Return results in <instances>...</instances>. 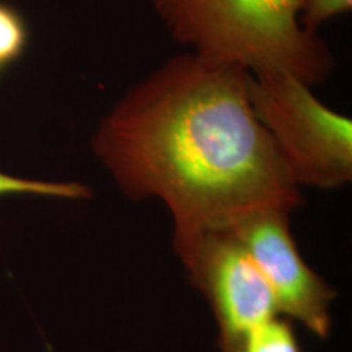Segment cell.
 Wrapping results in <instances>:
<instances>
[{
	"mask_svg": "<svg viewBox=\"0 0 352 352\" xmlns=\"http://www.w3.org/2000/svg\"><path fill=\"white\" fill-rule=\"evenodd\" d=\"M182 259L212 303L222 352H236L246 334L279 311L267 280L228 228L206 233Z\"/></svg>",
	"mask_w": 352,
	"mask_h": 352,
	"instance_id": "277c9868",
	"label": "cell"
},
{
	"mask_svg": "<svg viewBox=\"0 0 352 352\" xmlns=\"http://www.w3.org/2000/svg\"><path fill=\"white\" fill-rule=\"evenodd\" d=\"M250 100L298 186L351 182L352 121L321 103L310 85L289 74H250Z\"/></svg>",
	"mask_w": 352,
	"mask_h": 352,
	"instance_id": "3957f363",
	"label": "cell"
},
{
	"mask_svg": "<svg viewBox=\"0 0 352 352\" xmlns=\"http://www.w3.org/2000/svg\"><path fill=\"white\" fill-rule=\"evenodd\" d=\"M352 0H302V10L298 15L300 25L308 33L318 34L324 21L351 12Z\"/></svg>",
	"mask_w": 352,
	"mask_h": 352,
	"instance_id": "9c48e42d",
	"label": "cell"
},
{
	"mask_svg": "<svg viewBox=\"0 0 352 352\" xmlns=\"http://www.w3.org/2000/svg\"><path fill=\"white\" fill-rule=\"evenodd\" d=\"M276 297L277 310L300 321L320 338L331 328L329 305L336 294L315 274L290 235L289 212L261 210L228 227Z\"/></svg>",
	"mask_w": 352,
	"mask_h": 352,
	"instance_id": "5b68a950",
	"label": "cell"
},
{
	"mask_svg": "<svg viewBox=\"0 0 352 352\" xmlns=\"http://www.w3.org/2000/svg\"><path fill=\"white\" fill-rule=\"evenodd\" d=\"M91 147L127 197L165 202L182 258L206 233L302 202L253 111L248 70L191 51L131 87L101 118Z\"/></svg>",
	"mask_w": 352,
	"mask_h": 352,
	"instance_id": "6da1fadb",
	"label": "cell"
},
{
	"mask_svg": "<svg viewBox=\"0 0 352 352\" xmlns=\"http://www.w3.org/2000/svg\"><path fill=\"white\" fill-rule=\"evenodd\" d=\"M176 43L250 74L280 72L307 85L327 80L334 56L302 28V0H151Z\"/></svg>",
	"mask_w": 352,
	"mask_h": 352,
	"instance_id": "7a4b0ae2",
	"label": "cell"
},
{
	"mask_svg": "<svg viewBox=\"0 0 352 352\" xmlns=\"http://www.w3.org/2000/svg\"><path fill=\"white\" fill-rule=\"evenodd\" d=\"M28 32L23 19L15 8L0 3V67L23 54Z\"/></svg>",
	"mask_w": 352,
	"mask_h": 352,
	"instance_id": "ba28073f",
	"label": "cell"
},
{
	"mask_svg": "<svg viewBox=\"0 0 352 352\" xmlns=\"http://www.w3.org/2000/svg\"><path fill=\"white\" fill-rule=\"evenodd\" d=\"M12 195H34L59 199H85L90 196V189L80 183H54L25 179L0 171V197Z\"/></svg>",
	"mask_w": 352,
	"mask_h": 352,
	"instance_id": "52a82bcc",
	"label": "cell"
},
{
	"mask_svg": "<svg viewBox=\"0 0 352 352\" xmlns=\"http://www.w3.org/2000/svg\"><path fill=\"white\" fill-rule=\"evenodd\" d=\"M236 352H300V347L287 321L274 316L246 334Z\"/></svg>",
	"mask_w": 352,
	"mask_h": 352,
	"instance_id": "8992f818",
	"label": "cell"
}]
</instances>
